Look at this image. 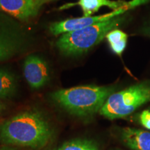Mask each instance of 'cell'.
Instances as JSON below:
<instances>
[{
  "instance_id": "obj_1",
  "label": "cell",
  "mask_w": 150,
  "mask_h": 150,
  "mask_svg": "<svg viewBox=\"0 0 150 150\" xmlns=\"http://www.w3.org/2000/svg\"><path fill=\"white\" fill-rule=\"evenodd\" d=\"M52 136L50 122L37 109L19 112L0 127V142L5 145L40 149L47 145Z\"/></svg>"
},
{
  "instance_id": "obj_2",
  "label": "cell",
  "mask_w": 150,
  "mask_h": 150,
  "mask_svg": "<svg viewBox=\"0 0 150 150\" xmlns=\"http://www.w3.org/2000/svg\"><path fill=\"white\" fill-rule=\"evenodd\" d=\"M114 91L115 88L112 86H76L54 92L51 97L56 104L70 114L86 117L99 112Z\"/></svg>"
},
{
  "instance_id": "obj_3",
  "label": "cell",
  "mask_w": 150,
  "mask_h": 150,
  "mask_svg": "<svg viewBox=\"0 0 150 150\" xmlns=\"http://www.w3.org/2000/svg\"><path fill=\"white\" fill-rule=\"evenodd\" d=\"M122 15L99 22L76 31L62 34L56 45L65 56H79L87 53L99 44L108 32L120 27L126 21Z\"/></svg>"
},
{
  "instance_id": "obj_4",
  "label": "cell",
  "mask_w": 150,
  "mask_h": 150,
  "mask_svg": "<svg viewBox=\"0 0 150 150\" xmlns=\"http://www.w3.org/2000/svg\"><path fill=\"white\" fill-rule=\"evenodd\" d=\"M149 102L150 81H145L111 94L99 113L109 120L123 118Z\"/></svg>"
},
{
  "instance_id": "obj_5",
  "label": "cell",
  "mask_w": 150,
  "mask_h": 150,
  "mask_svg": "<svg viewBox=\"0 0 150 150\" xmlns=\"http://www.w3.org/2000/svg\"><path fill=\"white\" fill-rule=\"evenodd\" d=\"M126 4L117 10L112 11L108 13L101 15V16L90 17L83 16L81 18H70L61 22H54L50 26V31L53 35H58L67 32L76 31V30L89 27L99 22L108 20L114 17L122 15L127 11H129Z\"/></svg>"
},
{
  "instance_id": "obj_6",
  "label": "cell",
  "mask_w": 150,
  "mask_h": 150,
  "mask_svg": "<svg viewBox=\"0 0 150 150\" xmlns=\"http://www.w3.org/2000/svg\"><path fill=\"white\" fill-rule=\"evenodd\" d=\"M23 73L27 83L33 89L43 87L50 79L47 63L45 60L37 55H30L26 58L23 65Z\"/></svg>"
},
{
  "instance_id": "obj_7",
  "label": "cell",
  "mask_w": 150,
  "mask_h": 150,
  "mask_svg": "<svg viewBox=\"0 0 150 150\" xmlns=\"http://www.w3.org/2000/svg\"><path fill=\"white\" fill-rule=\"evenodd\" d=\"M42 6V0H0V10L20 20L37 16Z\"/></svg>"
},
{
  "instance_id": "obj_8",
  "label": "cell",
  "mask_w": 150,
  "mask_h": 150,
  "mask_svg": "<svg viewBox=\"0 0 150 150\" xmlns=\"http://www.w3.org/2000/svg\"><path fill=\"white\" fill-rule=\"evenodd\" d=\"M20 44V37L10 19L0 12V61L13 55Z\"/></svg>"
},
{
  "instance_id": "obj_9",
  "label": "cell",
  "mask_w": 150,
  "mask_h": 150,
  "mask_svg": "<svg viewBox=\"0 0 150 150\" xmlns=\"http://www.w3.org/2000/svg\"><path fill=\"white\" fill-rule=\"evenodd\" d=\"M120 139L133 150H150V132L131 127H125L120 132Z\"/></svg>"
},
{
  "instance_id": "obj_10",
  "label": "cell",
  "mask_w": 150,
  "mask_h": 150,
  "mask_svg": "<svg viewBox=\"0 0 150 150\" xmlns=\"http://www.w3.org/2000/svg\"><path fill=\"white\" fill-rule=\"evenodd\" d=\"M123 1H112V0H79L75 5H78L83 11L84 17H90L99 10L102 6H107L115 11L126 4Z\"/></svg>"
},
{
  "instance_id": "obj_11",
  "label": "cell",
  "mask_w": 150,
  "mask_h": 150,
  "mask_svg": "<svg viewBox=\"0 0 150 150\" xmlns=\"http://www.w3.org/2000/svg\"><path fill=\"white\" fill-rule=\"evenodd\" d=\"M110 47L114 53L121 56L127 47L128 35L122 30L115 29L107 33L106 35Z\"/></svg>"
},
{
  "instance_id": "obj_12",
  "label": "cell",
  "mask_w": 150,
  "mask_h": 150,
  "mask_svg": "<svg viewBox=\"0 0 150 150\" xmlns=\"http://www.w3.org/2000/svg\"><path fill=\"white\" fill-rule=\"evenodd\" d=\"M16 90L14 76L8 71L0 69V99L10 98Z\"/></svg>"
},
{
  "instance_id": "obj_13",
  "label": "cell",
  "mask_w": 150,
  "mask_h": 150,
  "mask_svg": "<svg viewBox=\"0 0 150 150\" xmlns=\"http://www.w3.org/2000/svg\"><path fill=\"white\" fill-rule=\"evenodd\" d=\"M56 150H99L95 142L91 140L76 139L63 143Z\"/></svg>"
},
{
  "instance_id": "obj_14",
  "label": "cell",
  "mask_w": 150,
  "mask_h": 150,
  "mask_svg": "<svg viewBox=\"0 0 150 150\" xmlns=\"http://www.w3.org/2000/svg\"><path fill=\"white\" fill-rule=\"evenodd\" d=\"M140 122L142 126L150 130V110H145L140 113Z\"/></svg>"
},
{
  "instance_id": "obj_15",
  "label": "cell",
  "mask_w": 150,
  "mask_h": 150,
  "mask_svg": "<svg viewBox=\"0 0 150 150\" xmlns=\"http://www.w3.org/2000/svg\"><path fill=\"white\" fill-rule=\"evenodd\" d=\"M149 0H131V1L127 2V7L128 10H131L140 6L144 5L145 4L147 3Z\"/></svg>"
},
{
  "instance_id": "obj_16",
  "label": "cell",
  "mask_w": 150,
  "mask_h": 150,
  "mask_svg": "<svg viewBox=\"0 0 150 150\" xmlns=\"http://www.w3.org/2000/svg\"><path fill=\"white\" fill-rule=\"evenodd\" d=\"M140 34L150 38V20L144 24L140 30Z\"/></svg>"
},
{
  "instance_id": "obj_17",
  "label": "cell",
  "mask_w": 150,
  "mask_h": 150,
  "mask_svg": "<svg viewBox=\"0 0 150 150\" xmlns=\"http://www.w3.org/2000/svg\"><path fill=\"white\" fill-rule=\"evenodd\" d=\"M0 150H20L17 147L11 145H3L0 147Z\"/></svg>"
},
{
  "instance_id": "obj_18",
  "label": "cell",
  "mask_w": 150,
  "mask_h": 150,
  "mask_svg": "<svg viewBox=\"0 0 150 150\" xmlns=\"http://www.w3.org/2000/svg\"><path fill=\"white\" fill-rule=\"evenodd\" d=\"M6 108V104H4L2 102L0 101V114L4 111Z\"/></svg>"
},
{
  "instance_id": "obj_19",
  "label": "cell",
  "mask_w": 150,
  "mask_h": 150,
  "mask_svg": "<svg viewBox=\"0 0 150 150\" xmlns=\"http://www.w3.org/2000/svg\"><path fill=\"white\" fill-rule=\"evenodd\" d=\"M54 1V0H42V5H44L45 4L50 2V1Z\"/></svg>"
},
{
  "instance_id": "obj_20",
  "label": "cell",
  "mask_w": 150,
  "mask_h": 150,
  "mask_svg": "<svg viewBox=\"0 0 150 150\" xmlns=\"http://www.w3.org/2000/svg\"><path fill=\"white\" fill-rule=\"evenodd\" d=\"M148 109H149V110H150V108H148Z\"/></svg>"
}]
</instances>
